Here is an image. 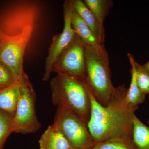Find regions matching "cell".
Segmentation results:
<instances>
[{
    "instance_id": "9c48e42d",
    "label": "cell",
    "mask_w": 149,
    "mask_h": 149,
    "mask_svg": "<svg viewBox=\"0 0 149 149\" xmlns=\"http://www.w3.org/2000/svg\"><path fill=\"white\" fill-rule=\"evenodd\" d=\"M72 13L73 9L70 1H65L63 4L64 27L61 33L55 35L52 38L46 58L43 81H47L50 79L53 65L76 36L71 23Z\"/></svg>"
},
{
    "instance_id": "ac0fdd59",
    "label": "cell",
    "mask_w": 149,
    "mask_h": 149,
    "mask_svg": "<svg viewBox=\"0 0 149 149\" xmlns=\"http://www.w3.org/2000/svg\"><path fill=\"white\" fill-rule=\"evenodd\" d=\"M14 116L0 109V149H2L9 135L13 132Z\"/></svg>"
},
{
    "instance_id": "30bf717a",
    "label": "cell",
    "mask_w": 149,
    "mask_h": 149,
    "mask_svg": "<svg viewBox=\"0 0 149 149\" xmlns=\"http://www.w3.org/2000/svg\"><path fill=\"white\" fill-rule=\"evenodd\" d=\"M71 23L72 28L83 43L105 60L109 63V57L104 45L99 42L87 24L73 10Z\"/></svg>"
},
{
    "instance_id": "44dd1931",
    "label": "cell",
    "mask_w": 149,
    "mask_h": 149,
    "mask_svg": "<svg viewBox=\"0 0 149 149\" xmlns=\"http://www.w3.org/2000/svg\"><path fill=\"white\" fill-rule=\"evenodd\" d=\"M143 69L149 75V61L146 63L142 65Z\"/></svg>"
},
{
    "instance_id": "8fae6325",
    "label": "cell",
    "mask_w": 149,
    "mask_h": 149,
    "mask_svg": "<svg viewBox=\"0 0 149 149\" xmlns=\"http://www.w3.org/2000/svg\"><path fill=\"white\" fill-rule=\"evenodd\" d=\"M39 143L40 149H72L61 132L53 124L42 135Z\"/></svg>"
},
{
    "instance_id": "e0dca14e",
    "label": "cell",
    "mask_w": 149,
    "mask_h": 149,
    "mask_svg": "<svg viewBox=\"0 0 149 149\" xmlns=\"http://www.w3.org/2000/svg\"><path fill=\"white\" fill-rule=\"evenodd\" d=\"M90 149H138L133 140L113 139L95 143Z\"/></svg>"
},
{
    "instance_id": "603a6c76",
    "label": "cell",
    "mask_w": 149,
    "mask_h": 149,
    "mask_svg": "<svg viewBox=\"0 0 149 149\" xmlns=\"http://www.w3.org/2000/svg\"><path fill=\"white\" fill-rule=\"evenodd\" d=\"M148 124H149V120H148Z\"/></svg>"
},
{
    "instance_id": "3957f363",
    "label": "cell",
    "mask_w": 149,
    "mask_h": 149,
    "mask_svg": "<svg viewBox=\"0 0 149 149\" xmlns=\"http://www.w3.org/2000/svg\"><path fill=\"white\" fill-rule=\"evenodd\" d=\"M85 84L94 98L104 107L109 105L115 96L109 62L85 45Z\"/></svg>"
},
{
    "instance_id": "7c38bea8",
    "label": "cell",
    "mask_w": 149,
    "mask_h": 149,
    "mask_svg": "<svg viewBox=\"0 0 149 149\" xmlns=\"http://www.w3.org/2000/svg\"><path fill=\"white\" fill-rule=\"evenodd\" d=\"M69 1L73 10L87 24L99 42L104 45V41L102 39L97 21L84 1L82 0H70Z\"/></svg>"
},
{
    "instance_id": "9a60e30c",
    "label": "cell",
    "mask_w": 149,
    "mask_h": 149,
    "mask_svg": "<svg viewBox=\"0 0 149 149\" xmlns=\"http://www.w3.org/2000/svg\"><path fill=\"white\" fill-rule=\"evenodd\" d=\"M128 58L131 66V79L130 87L127 91L126 100L129 104L139 107L144 102L147 95L141 92L136 82V73L135 62L133 55L128 54Z\"/></svg>"
},
{
    "instance_id": "6da1fadb",
    "label": "cell",
    "mask_w": 149,
    "mask_h": 149,
    "mask_svg": "<svg viewBox=\"0 0 149 149\" xmlns=\"http://www.w3.org/2000/svg\"><path fill=\"white\" fill-rule=\"evenodd\" d=\"M88 89L91 100V117L88 126L94 142L113 139L133 140V117L139 107L128 103V89L125 85L116 88L114 98L107 107L98 103Z\"/></svg>"
},
{
    "instance_id": "7a4b0ae2",
    "label": "cell",
    "mask_w": 149,
    "mask_h": 149,
    "mask_svg": "<svg viewBox=\"0 0 149 149\" xmlns=\"http://www.w3.org/2000/svg\"><path fill=\"white\" fill-rule=\"evenodd\" d=\"M53 103L66 107L88 124L91 113V100L85 83L74 77L58 73L50 82Z\"/></svg>"
},
{
    "instance_id": "5bb4252c",
    "label": "cell",
    "mask_w": 149,
    "mask_h": 149,
    "mask_svg": "<svg viewBox=\"0 0 149 149\" xmlns=\"http://www.w3.org/2000/svg\"><path fill=\"white\" fill-rule=\"evenodd\" d=\"M83 1L97 19L102 39L104 42V22L110 9L113 6V2L110 0H84Z\"/></svg>"
},
{
    "instance_id": "2e32d148",
    "label": "cell",
    "mask_w": 149,
    "mask_h": 149,
    "mask_svg": "<svg viewBox=\"0 0 149 149\" xmlns=\"http://www.w3.org/2000/svg\"><path fill=\"white\" fill-rule=\"evenodd\" d=\"M132 137L138 149H149V127L137 117L133 116Z\"/></svg>"
},
{
    "instance_id": "52a82bcc",
    "label": "cell",
    "mask_w": 149,
    "mask_h": 149,
    "mask_svg": "<svg viewBox=\"0 0 149 149\" xmlns=\"http://www.w3.org/2000/svg\"><path fill=\"white\" fill-rule=\"evenodd\" d=\"M85 45L77 35L52 66L51 72L74 77L85 83Z\"/></svg>"
},
{
    "instance_id": "277c9868",
    "label": "cell",
    "mask_w": 149,
    "mask_h": 149,
    "mask_svg": "<svg viewBox=\"0 0 149 149\" xmlns=\"http://www.w3.org/2000/svg\"><path fill=\"white\" fill-rule=\"evenodd\" d=\"M53 125L61 132L72 149H90L95 144L88 124L66 107H58Z\"/></svg>"
},
{
    "instance_id": "ba28073f",
    "label": "cell",
    "mask_w": 149,
    "mask_h": 149,
    "mask_svg": "<svg viewBox=\"0 0 149 149\" xmlns=\"http://www.w3.org/2000/svg\"><path fill=\"white\" fill-rule=\"evenodd\" d=\"M39 11L35 3L22 2L5 14L0 20V28L8 36L18 35L29 26L34 27Z\"/></svg>"
},
{
    "instance_id": "7402d4cb",
    "label": "cell",
    "mask_w": 149,
    "mask_h": 149,
    "mask_svg": "<svg viewBox=\"0 0 149 149\" xmlns=\"http://www.w3.org/2000/svg\"><path fill=\"white\" fill-rule=\"evenodd\" d=\"M4 34V33L3 32V31L1 30V29L0 28V39H1L3 36Z\"/></svg>"
},
{
    "instance_id": "5b68a950",
    "label": "cell",
    "mask_w": 149,
    "mask_h": 149,
    "mask_svg": "<svg viewBox=\"0 0 149 149\" xmlns=\"http://www.w3.org/2000/svg\"><path fill=\"white\" fill-rule=\"evenodd\" d=\"M20 93L13 119V132L25 134L41 128L35 111L36 95L32 83L24 72L20 77Z\"/></svg>"
},
{
    "instance_id": "8992f818",
    "label": "cell",
    "mask_w": 149,
    "mask_h": 149,
    "mask_svg": "<svg viewBox=\"0 0 149 149\" xmlns=\"http://www.w3.org/2000/svg\"><path fill=\"white\" fill-rule=\"evenodd\" d=\"M34 29L29 26L18 35L9 36L5 34L0 39V61L8 67L17 80L25 72L23 67L24 52Z\"/></svg>"
},
{
    "instance_id": "d6986e66",
    "label": "cell",
    "mask_w": 149,
    "mask_h": 149,
    "mask_svg": "<svg viewBox=\"0 0 149 149\" xmlns=\"http://www.w3.org/2000/svg\"><path fill=\"white\" fill-rule=\"evenodd\" d=\"M136 82L142 93L149 95V75L143 69L142 65L135 62Z\"/></svg>"
},
{
    "instance_id": "ffe728a7",
    "label": "cell",
    "mask_w": 149,
    "mask_h": 149,
    "mask_svg": "<svg viewBox=\"0 0 149 149\" xmlns=\"http://www.w3.org/2000/svg\"><path fill=\"white\" fill-rule=\"evenodd\" d=\"M17 80L8 67L0 61V90L11 86Z\"/></svg>"
},
{
    "instance_id": "4fadbf2b",
    "label": "cell",
    "mask_w": 149,
    "mask_h": 149,
    "mask_svg": "<svg viewBox=\"0 0 149 149\" xmlns=\"http://www.w3.org/2000/svg\"><path fill=\"white\" fill-rule=\"evenodd\" d=\"M20 77L13 85L0 90V109L14 116L20 93Z\"/></svg>"
}]
</instances>
